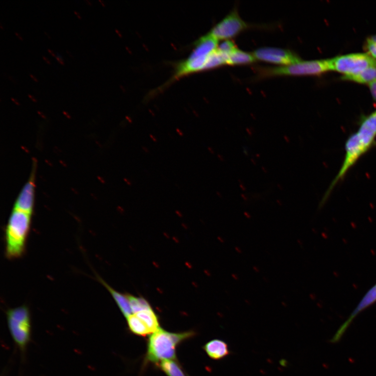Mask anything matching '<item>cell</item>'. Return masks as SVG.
<instances>
[{"label": "cell", "mask_w": 376, "mask_h": 376, "mask_svg": "<svg viewBox=\"0 0 376 376\" xmlns=\"http://www.w3.org/2000/svg\"><path fill=\"white\" fill-rule=\"evenodd\" d=\"M6 318L11 336L17 346L24 351L31 337L30 314L28 307L22 305L8 310Z\"/></svg>", "instance_id": "obj_5"}, {"label": "cell", "mask_w": 376, "mask_h": 376, "mask_svg": "<svg viewBox=\"0 0 376 376\" xmlns=\"http://www.w3.org/2000/svg\"><path fill=\"white\" fill-rule=\"evenodd\" d=\"M127 320L130 331L134 334L142 337L151 334L143 322L135 314L128 317Z\"/></svg>", "instance_id": "obj_16"}, {"label": "cell", "mask_w": 376, "mask_h": 376, "mask_svg": "<svg viewBox=\"0 0 376 376\" xmlns=\"http://www.w3.org/2000/svg\"><path fill=\"white\" fill-rule=\"evenodd\" d=\"M208 356L214 360H222L230 354V351L225 342L214 339L209 342L203 347Z\"/></svg>", "instance_id": "obj_11"}, {"label": "cell", "mask_w": 376, "mask_h": 376, "mask_svg": "<svg viewBox=\"0 0 376 376\" xmlns=\"http://www.w3.org/2000/svg\"><path fill=\"white\" fill-rule=\"evenodd\" d=\"M333 71L331 59L301 61L287 66L265 68L260 71L259 76L318 75Z\"/></svg>", "instance_id": "obj_4"}, {"label": "cell", "mask_w": 376, "mask_h": 376, "mask_svg": "<svg viewBox=\"0 0 376 376\" xmlns=\"http://www.w3.org/2000/svg\"><path fill=\"white\" fill-rule=\"evenodd\" d=\"M30 77L33 79V81H35V82H38V80L37 78L34 75L30 74H29Z\"/></svg>", "instance_id": "obj_23"}, {"label": "cell", "mask_w": 376, "mask_h": 376, "mask_svg": "<svg viewBox=\"0 0 376 376\" xmlns=\"http://www.w3.org/2000/svg\"><path fill=\"white\" fill-rule=\"evenodd\" d=\"M55 59L57 61L59 62V63L61 65H64V61H63L62 59H61L59 56V54L58 55L55 56Z\"/></svg>", "instance_id": "obj_22"}, {"label": "cell", "mask_w": 376, "mask_h": 376, "mask_svg": "<svg viewBox=\"0 0 376 376\" xmlns=\"http://www.w3.org/2000/svg\"><path fill=\"white\" fill-rule=\"evenodd\" d=\"M15 34L20 40L23 41V38H22V37L19 35V33L18 32H15Z\"/></svg>", "instance_id": "obj_25"}, {"label": "cell", "mask_w": 376, "mask_h": 376, "mask_svg": "<svg viewBox=\"0 0 376 376\" xmlns=\"http://www.w3.org/2000/svg\"><path fill=\"white\" fill-rule=\"evenodd\" d=\"M135 315L143 322L151 334L161 328L158 318L153 310L141 312Z\"/></svg>", "instance_id": "obj_15"}, {"label": "cell", "mask_w": 376, "mask_h": 376, "mask_svg": "<svg viewBox=\"0 0 376 376\" xmlns=\"http://www.w3.org/2000/svg\"><path fill=\"white\" fill-rule=\"evenodd\" d=\"M48 51L49 53H50V54H51V55L52 56H53V57H55V56H56V55H55V54L54 53V52H53V51H52L51 50H50V49H48Z\"/></svg>", "instance_id": "obj_28"}, {"label": "cell", "mask_w": 376, "mask_h": 376, "mask_svg": "<svg viewBox=\"0 0 376 376\" xmlns=\"http://www.w3.org/2000/svg\"><path fill=\"white\" fill-rule=\"evenodd\" d=\"M333 70L343 76L357 75L368 67L376 65V60L368 53H351L339 55L331 59Z\"/></svg>", "instance_id": "obj_6"}, {"label": "cell", "mask_w": 376, "mask_h": 376, "mask_svg": "<svg viewBox=\"0 0 376 376\" xmlns=\"http://www.w3.org/2000/svg\"><path fill=\"white\" fill-rule=\"evenodd\" d=\"M33 164L30 176L22 187L15 202L13 209L32 214L35 202L36 166Z\"/></svg>", "instance_id": "obj_10"}, {"label": "cell", "mask_w": 376, "mask_h": 376, "mask_svg": "<svg viewBox=\"0 0 376 376\" xmlns=\"http://www.w3.org/2000/svg\"><path fill=\"white\" fill-rule=\"evenodd\" d=\"M376 146V110L362 117L356 132L351 134L345 144V155L338 174L330 184L320 204L322 207L339 182L359 159Z\"/></svg>", "instance_id": "obj_1"}, {"label": "cell", "mask_w": 376, "mask_h": 376, "mask_svg": "<svg viewBox=\"0 0 376 376\" xmlns=\"http://www.w3.org/2000/svg\"><path fill=\"white\" fill-rule=\"evenodd\" d=\"M11 100H12L13 102H15V103L17 105H19V103L17 100H16L14 98H11Z\"/></svg>", "instance_id": "obj_29"}, {"label": "cell", "mask_w": 376, "mask_h": 376, "mask_svg": "<svg viewBox=\"0 0 376 376\" xmlns=\"http://www.w3.org/2000/svg\"><path fill=\"white\" fill-rule=\"evenodd\" d=\"M74 12L75 14L77 16V17H78V18L79 19H82V17H81V15L79 14V13H78V12H77L75 10Z\"/></svg>", "instance_id": "obj_26"}, {"label": "cell", "mask_w": 376, "mask_h": 376, "mask_svg": "<svg viewBox=\"0 0 376 376\" xmlns=\"http://www.w3.org/2000/svg\"><path fill=\"white\" fill-rule=\"evenodd\" d=\"M253 54L256 60L280 66L290 65L302 61L298 54L289 50L275 47L260 48Z\"/></svg>", "instance_id": "obj_8"}, {"label": "cell", "mask_w": 376, "mask_h": 376, "mask_svg": "<svg viewBox=\"0 0 376 376\" xmlns=\"http://www.w3.org/2000/svg\"><path fill=\"white\" fill-rule=\"evenodd\" d=\"M250 27L234 9L209 32L212 36L219 40H230Z\"/></svg>", "instance_id": "obj_7"}, {"label": "cell", "mask_w": 376, "mask_h": 376, "mask_svg": "<svg viewBox=\"0 0 376 376\" xmlns=\"http://www.w3.org/2000/svg\"><path fill=\"white\" fill-rule=\"evenodd\" d=\"M85 2L89 6H92V3H91L89 1H88V0H85Z\"/></svg>", "instance_id": "obj_30"}, {"label": "cell", "mask_w": 376, "mask_h": 376, "mask_svg": "<svg viewBox=\"0 0 376 376\" xmlns=\"http://www.w3.org/2000/svg\"><path fill=\"white\" fill-rule=\"evenodd\" d=\"M28 96L34 102H37L36 99L33 97L32 95L28 94Z\"/></svg>", "instance_id": "obj_27"}, {"label": "cell", "mask_w": 376, "mask_h": 376, "mask_svg": "<svg viewBox=\"0 0 376 376\" xmlns=\"http://www.w3.org/2000/svg\"><path fill=\"white\" fill-rule=\"evenodd\" d=\"M159 367L168 376H186L179 365L174 360H166L159 363Z\"/></svg>", "instance_id": "obj_18"}, {"label": "cell", "mask_w": 376, "mask_h": 376, "mask_svg": "<svg viewBox=\"0 0 376 376\" xmlns=\"http://www.w3.org/2000/svg\"><path fill=\"white\" fill-rule=\"evenodd\" d=\"M195 335L193 332L172 333L159 328L150 337L147 345V359L156 363L175 360L177 346Z\"/></svg>", "instance_id": "obj_3"}, {"label": "cell", "mask_w": 376, "mask_h": 376, "mask_svg": "<svg viewBox=\"0 0 376 376\" xmlns=\"http://www.w3.org/2000/svg\"><path fill=\"white\" fill-rule=\"evenodd\" d=\"M257 61L253 54L236 48L228 57L226 65L249 64Z\"/></svg>", "instance_id": "obj_13"}, {"label": "cell", "mask_w": 376, "mask_h": 376, "mask_svg": "<svg viewBox=\"0 0 376 376\" xmlns=\"http://www.w3.org/2000/svg\"><path fill=\"white\" fill-rule=\"evenodd\" d=\"M42 59H43V60H44V61H45V62H46V63H47L48 64H49V65H50V64H51V62H50V61H49V60H48V59H47V58H46V57H45V56H42Z\"/></svg>", "instance_id": "obj_24"}, {"label": "cell", "mask_w": 376, "mask_h": 376, "mask_svg": "<svg viewBox=\"0 0 376 376\" xmlns=\"http://www.w3.org/2000/svg\"><path fill=\"white\" fill-rule=\"evenodd\" d=\"M365 49L368 51V54L376 59V35L369 37L366 43Z\"/></svg>", "instance_id": "obj_20"}, {"label": "cell", "mask_w": 376, "mask_h": 376, "mask_svg": "<svg viewBox=\"0 0 376 376\" xmlns=\"http://www.w3.org/2000/svg\"><path fill=\"white\" fill-rule=\"evenodd\" d=\"M0 27H1V28L2 29H4V28H3V27H2V24H0Z\"/></svg>", "instance_id": "obj_33"}, {"label": "cell", "mask_w": 376, "mask_h": 376, "mask_svg": "<svg viewBox=\"0 0 376 376\" xmlns=\"http://www.w3.org/2000/svg\"><path fill=\"white\" fill-rule=\"evenodd\" d=\"M369 87L372 96L376 101V79L375 81L369 84Z\"/></svg>", "instance_id": "obj_21"}, {"label": "cell", "mask_w": 376, "mask_h": 376, "mask_svg": "<svg viewBox=\"0 0 376 376\" xmlns=\"http://www.w3.org/2000/svg\"><path fill=\"white\" fill-rule=\"evenodd\" d=\"M236 48L237 47L235 43L230 40H228L219 44L218 50L226 57L227 60L228 57Z\"/></svg>", "instance_id": "obj_19"}, {"label": "cell", "mask_w": 376, "mask_h": 376, "mask_svg": "<svg viewBox=\"0 0 376 376\" xmlns=\"http://www.w3.org/2000/svg\"><path fill=\"white\" fill-rule=\"evenodd\" d=\"M31 223V214L14 209L5 229V254L14 260L25 254Z\"/></svg>", "instance_id": "obj_2"}, {"label": "cell", "mask_w": 376, "mask_h": 376, "mask_svg": "<svg viewBox=\"0 0 376 376\" xmlns=\"http://www.w3.org/2000/svg\"><path fill=\"white\" fill-rule=\"evenodd\" d=\"M133 314L153 310L151 306L145 299L127 294Z\"/></svg>", "instance_id": "obj_17"}, {"label": "cell", "mask_w": 376, "mask_h": 376, "mask_svg": "<svg viewBox=\"0 0 376 376\" xmlns=\"http://www.w3.org/2000/svg\"><path fill=\"white\" fill-rule=\"evenodd\" d=\"M376 303V283L365 294L356 309L352 312L348 320L338 330L330 343L336 344L344 336L347 329L355 319L362 312Z\"/></svg>", "instance_id": "obj_9"}, {"label": "cell", "mask_w": 376, "mask_h": 376, "mask_svg": "<svg viewBox=\"0 0 376 376\" xmlns=\"http://www.w3.org/2000/svg\"><path fill=\"white\" fill-rule=\"evenodd\" d=\"M44 33H45V35H47V37H48L49 38H51V37H50V36H49L48 35V33H47V32H44Z\"/></svg>", "instance_id": "obj_31"}, {"label": "cell", "mask_w": 376, "mask_h": 376, "mask_svg": "<svg viewBox=\"0 0 376 376\" xmlns=\"http://www.w3.org/2000/svg\"><path fill=\"white\" fill-rule=\"evenodd\" d=\"M99 281L106 288L117 304L123 316L127 318L133 314L127 294H123L112 289L103 280L99 278Z\"/></svg>", "instance_id": "obj_12"}, {"label": "cell", "mask_w": 376, "mask_h": 376, "mask_svg": "<svg viewBox=\"0 0 376 376\" xmlns=\"http://www.w3.org/2000/svg\"><path fill=\"white\" fill-rule=\"evenodd\" d=\"M343 79L361 84H370L376 79V65L371 66L361 73L351 76H343Z\"/></svg>", "instance_id": "obj_14"}, {"label": "cell", "mask_w": 376, "mask_h": 376, "mask_svg": "<svg viewBox=\"0 0 376 376\" xmlns=\"http://www.w3.org/2000/svg\"><path fill=\"white\" fill-rule=\"evenodd\" d=\"M66 52H67V53L68 54H69V55H70V56H72V58H73V56H72V55H71V53H70V52H69V51H68L67 50H66Z\"/></svg>", "instance_id": "obj_32"}]
</instances>
